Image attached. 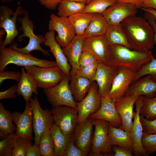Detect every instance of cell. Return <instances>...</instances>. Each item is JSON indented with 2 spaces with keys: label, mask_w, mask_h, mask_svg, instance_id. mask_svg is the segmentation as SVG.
<instances>
[{
  "label": "cell",
  "mask_w": 156,
  "mask_h": 156,
  "mask_svg": "<svg viewBox=\"0 0 156 156\" xmlns=\"http://www.w3.org/2000/svg\"><path fill=\"white\" fill-rule=\"evenodd\" d=\"M70 77L66 75L56 85L44 89L43 92L53 107L65 105L77 109V104L69 87Z\"/></svg>",
  "instance_id": "cell-7"
},
{
  "label": "cell",
  "mask_w": 156,
  "mask_h": 156,
  "mask_svg": "<svg viewBox=\"0 0 156 156\" xmlns=\"http://www.w3.org/2000/svg\"><path fill=\"white\" fill-rule=\"evenodd\" d=\"M142 9L144 11L148 12L153 16L155 20L156 21V10L153 9L148 8H142Z\"/></svg>",
  "instance_id": "cell-53"
},
{
  "label": "cell",
  "mask_w": 156,
  "mask_h": 156,
  "mask_svg": "<svg viewBox=\"0 0 156 156\" xmlns=\"http://www.w3.org/2000/svg\"><path fill=\"white\" fill-rule=\"evenodd\" d=\"M49 21V30L56 31L55 39L62 48L68 45L76 35L75 29L68 18L62 17L51 13Z\"/></svg>",
  "instance_id": "cell-11"
},
{
  "label": "cell",
  "mask_w": 156,
  "mask_h": 156,
  "mask_svg": "<svg viewBox=\"0 0 156 156\" xmlns=\"http://www.w3.org/2000/svg\"><path fill=\"white\" fill-rule=\"evenodd\" d=\"M22 73L19 71H5L0 70V85L7 79H12L19 82L21 79Z\"/></svg>",
  "instance_id": "cell-45"
},
{
  "label": "cell",
  "mask_w": 156,
  "mask_h": 156,
  "mask_svg": "<svg viewBox=\"0 0 156 156\" xmlns=\"http://www.w3.org/2000/svg\"><path fill=\"white\" fill-rule=\"evenodd\" d=\"M108 25L102 13H94L83 36L85 38L105 34Z\"/></svg>",
  "instance_id": "cell-29"
},
{
  "label": "cell",
  "mask_w": 156,
  "mask_h": 156,
  "mask_svg": "<svg viewBox=\"0 0 156 156\" xmlns=\"http://www.w3.org/2000/svg\"><path fill=\"white\" fill-rule=\"evenodd\" d=\"M144 17L153 27L155 32V40L156 44V21L153 15L150 13L145 11Z\"/></svg>",
  "instance_id": "cell-49"
},
{
  "label": "cell",
  "mask_w": 156,
  "mask_h": 156,
  "mask_svg": "<svg viewBox=\"0 0 156 156\" xmlns=\"http://www.w3.org/2000/svg\"><path fill=\"white\" fill-rule=\"evenodd\" d=\"M38 146L41 156H54L53 143L50 129L42 133Z\"/></svg>",
  "instance_id": "cell-35"
},
{
  "label": "cell",
  "mask_w": 156,
  "mask_h": 156,
  "mask_svg": "<svg viewBox=\"0 0 156 156\" xmlns=\"http://www.w3.org/2000/svg\"><path fill=\"white\" fill-rule=\"evenodd\" d=\"M62 0H39L40 4L46 8L54 10L58 7Z\"/></svg>",
  "instance_id": "cell-47"
},
{
  "label": "cell",
  "mask_w": 156,
  "mask_h": 156,
  "mask_svg": "<svg viewBox=\"0 0 156 156\" xmlns=\"http://www.w3.org/2000/svg\"><path fill=\"white\" fill-rule=\"evenodd\" d=\"M99 62H96L83 67L77 70V74L86 77L90 81H94Z\"/></svg>",
  "instance_id": "cell-41"
},
{
  "label": "cell",
  "mask_w": 156,
  "mask_h": 156,
  "mask_svg": "<svg viewBox=\"0 0 156 156\" xmlns=\"http://www.w3.org/2000/svg\"><path fill=\"white\" fill-rule=\"evenodd\" d=\"M25 70L24 67H22L21 76L17 85L16 93L18 96H22L27 103L29 102L33 93L36 95L38 93L37 85Z\"/></svg>",
  "instance_id": "cell-26"
},
{
  "label": "cell",
  "mask_w": 156,
  "mask_h": 156,
  "mask_svg": "<svg viewBox=\"0 0 156 156\" xmlns=\"http://www.w3.org/2000/svg\"><path fill=\"white\" fill-rule=\"evenodd\" d=\"M106 40L110 46L120 45L133 49L120 24L109 25L105 34Z\"/></svg>",
  "instance_id": "cell-28"
},
{
  "label": "cell",
  "mask_w": 156,
  "mask_h": 156,
  "mask_svg": "<svg viewBox=\"0 0 156 156\" xmlns=\"http://www.w3.org/2000/svg\"><path fill=\"white\" fill-rule=\"evenodd\" d=\"M93 125L92 119L88 117L77 124L72 133L75 146L87 153L92 147Z\"/></svg>",
  "instance_id": "cell-18"
},
{
  "label": "cell",
  "mask_w": 156,
  "mask_h": 156,
  "mask_svg": "<svg viewBox=\"0 0 156 156\" xmlns=\"http://www.w3.org/2000/svg\"><path fill=\"white\" fill-rule=\"evenodd\" d=\"M128 41L134 50L150 51L155 44V32L151 25L144 17L134 15L121 23Z\"/></svg>",
  "instance_id": "cell-1"
},
{
  "label": "cell",
  "mask_w": 156,
  "mask_h": 156,
  "mask_svg": "<svg viewBox=\"0 0 156 156\" xmlns=\"http://www.w3.org/2000/svg\"><path fill=\"white\" fill-rule=\"evenodd\" d=\"M1 1L2 3H6V2H9L10 1H11L13 0H0Z\"/></svg>",
  "instance_id": "cell-55"
},
{
  "label": "cell",
  "mask_w": 156,
  "mask_h": 156,
  "mask_svg": "<svg viewBox=\"0 0 156 156\" xmlns=\"http://www.w3.org/2000/svg\"><path fill=\"white\" fill-rule=\"evenodd\" d=\"M86 5L68 0H62L57 7L58 16L68 18L77 13L81 12Z\"/></svg>",
  "instance_id": "cell-33"
},
{
  "label": "cell",
  "mask_w": 156,
  "mask_h": 156,
  "mask_svg": "<svg viewBox=\"0 0 156 156\" xmlns=\"http://www.w3.org/2000/svg\"><path fill=\"white\" fill-rule=\"evenodd\" d=\"M14 133L2 139L0 141V156H12L14 148Z\"/></svg>",
  "instance_id": "cell-39"
},
{
  "label": "cell",
  "mask_w": 156,
  "mask_h": 156,
  "mask_svg": "<svg viewBox=\"0 0 156 156\" xmlns=\"http://www.w3.org/2000/svg\"><path fill=\"white\" fill-rule=\"evenodd\" d=\"M84 39L83 36L76 35L68 45L62 48L71 66L70 76L76 74L78 70V62L83 52Z\"/></svg>",
  "instance_id": "cell-23"
},
{
  "label": "cell",
  "mask_w": 156,
  "mask_h": 156,
  "mask_svg": "<svg viewBox=\"0 0 156 156\" xmlns=\"http://www.w3.org/2000/svg\"><path fill=\"white\" fill-rule=\"evenodd\" d=\"M138 8L130 3L116 2L102 13L108 25H119L127 17L135 15Z\"/></svg>",
  "instance_id": "cell-15"
},
{
  "label": "cell",
  "mask_w": 156,
  "mask_h": 156,
  "mask_svg": "<svg viewBox=\"0 0 156 156\" xmlns=\"http://www.w3.org/2000/svg\"><path fill=\"white\" fill-rule=\"evenodd\" d=\"M13 121L16 127V135L32 141L33 111L30 102L26 103L24 112H12Z\"/></svg>",
  "instance_id": "cell-14"
},
{
  "label": "cell",
  "mask_w": 156,
  "mask_h": 156,
  "mask_svg": "<svg viewBox=\"0 0 156 156\" xmlns=\"http://www.w3.org/2000/svg\"><path fill=\"white\" fill-rule=\"evenodd\" d=\"M135 82L131 85L126 95H135L152 98L156 95V81L150 75L144 76Z\"/></svg>",
  "instance_id": "cell-24"
},
{
  "label": "cell",
  "mask_w": 156,
  "mask_h": 156,
  "mask_svg": "<svg viewBox=\"0 0 156 156\" xmlns=\"http://www.w3.org/2000/svg\"><path fill=\"white\" fill-rule=\"evenodd\" d=\"M136 71L127 67H118V72L114 77L108 96L115 101L124 96L131 83Z\"/></svg>",
  "instance_id": "cell-12"
},
{
  "label": "cell",
  "mask_w": 156,
  "mask_h": 156,
  "mask_svg": "<svg viewBox=\"0 0 156 156\" xmlns=\"http://www.w3.org/2000/svg\"><path fill=\"white\" fill-rule=\"evenodd\" d=\"M154 57L151 50H132L123 46H110L108 63L117 67L125 66L137 72Z\"/></svg>",
  "instance_id": "cell-2"
},
{
  "label": "cell",
  "mask_w": 156,
  "mask_h": 156,
  "mask_svg": "<svg viewBox=\"0 0 156 156\" xmlns=\"http://www.w3.org/2000/svg\"><path fill=\"white\" fill-rule=\"evenodd\" d=\"M90 0H88V3H87V4H88L89 3V2H90Z\"/></svg>",
  "instance_id": "cell-56"
},
{
  "label": "cell",
  "mask_w": 156,
  "mask_h": 156,
  "mask_svg": "<svg viewBox=\"0 0 156 156\" xmlns=\"http://www.w3.org/2000/svg\"><path fill=\"white\" fill-rule=\"evenodd\" d=\"M51 112L54 124L62 133L66 134H72L77 125V110L69 106L61 105L53 107Z\"/></svg>",
  "instance_id": "cell-10"
},
{
  "label": "cell",
  "mask_w": 156,
  "mask_h": 156,
  "mask_svg": "<svg viewBox=\"0 0 156 156\" xmlns=\"http://www.w3.org/2000/svg\"><path fill=\"white\" fill-rule=\"evenodd\" d=\"M12 156H25L28 147L33 145L32 141L15 135Z\"/></svg>",
  "instance_id": "cell-37"
},
{
  "label": "cell",
  "mask_w": 156,
  "mask_h": 156,
  "mask_svg": "<svg viewBox=\"0 0 156 156\" xmlns=\"http://www.w3.org/2000/svg\"><path fill=\"white\" fill-rule=\"evenodd\" d=\"M147 75H150L152 79L156 81V54L155 58L143 65L137 72L133 82Z\"/></svg>",
  "instance_id": "cell-38"
},
{
  "label": "cell",
  "mask_w": 156,
  "mask_h": 156,
  "mask_svg": "<svg viewBox=\"0 0 156 156\" xmlns=\"http://www.w3.org/2000/svg\"><path fill=\"white\" fill-rule=\"evenodd\" d=\"M118 69V67L108 63L99 62L94 81L97 84L99 93L101 96L105 97L108 96Z\"/></svg>",
  "instance_id": "cell-16"
},
{
  "label": "cell",
  "mask_w": 156,
  "mask_h": 156,
  "mask_svg": "<svg viewBox=\"0 0 156 156\" xmlns=\"http://www.w3.org/2000/svg\"><path fill=\"white\" fill-rule=\"evenodd\" d=\"M97 62L96 58L91 53L83 51L79 60L78 70Z\"/></svg>",
  "instance_id": "cell-43"
},
{
  "label": "cell",
  "mask_w": 156,
  "mask_h": 156,
  "mask_svg": "<svg viewBox=\"0 0 156 156\" xmlns=\"http://www.w3.org/2000/svg\"><path fill=\"white\" fill-rule=\"evenodd\" d=\"M54 145V156H63L71 134L63 133L54 124L50 129Z\"/></svg>",
  "instance_id": "cell-30"
},
{
  "label": "cell",
  "mask_w": 156,
  "mask_h": 156,
  "mask_svg": "<svg viewBox=\"0 0 156 156\" xmlns=\"http://www.w3.org/2000/svg\"><path fill=\"white\" fill-rule=\"evenodd\" d=\"M116 2L117 0H90L81 12L103 13L108 7Z\"/></svg>",
  "instance_id": "cell-36"
},
{
  "label": "cell",
  "mask_w": 156,
  "mask_h": 156,
  "mask_svg": "<svg viewBox=\"0 0 156 156\" xmlns=\"http://www.w3.org/2000/svg\"><path fill=\"white\" fill-rule=\"evenodd\" d=\"M142 8H152L156 10V0H144L142 5Z\"/></svg>",
  "instance_id": "cell-51"
},
{
  "label": "cell",
  "mask_w": 156,
  "mask_h": 156,
  "mask_svg": "<svg viewBox=\"0 0 156 156\" xmlns=\"http://www.w3.org/2000/svg\"><path fill=\"white\" fill-rule=\"evenodd\" d=\"M110 46L107 42L105 34L85 38L83 51H87L92 54L99 62L107 63Z\"/></svg>",
  "instance_id": "cell-19"
},
{
  "label": "cell",
  "mask_w": 156,
  "mask_h": 156,
  "mask_svg": "<svg viewBox=\"0 0 156 156\" xmlns=\"http://www.w3.org/2000/svg\"><path fill=\"white\" fill-rule=\"evenodd\" d=\"M23 16L19 17L17 18V21L21 24V26L20 30L22 31L23 34L18 36V41H23V38L28 37L29 42L28 44L24 47L18 48V44L14 42L10 47L16 51L24 54H29L31 51L37 50L41 51L44 55H49V52L43 49L41 44L44 43L45 41L44 36L42 35H35L34 33L33 30L35 29L34 22L29 18L28 11L23 10Z\"/></svg>",
  "instance_id": "cell-3"
},
{
  "label": "cell",
  "mask_w": 156,
  "mask_h": 156,
  "mask_svg": "<svg viewBox=\"0 0 156 156\" xmlns=\"http://www.w3.org/2000/svg\"><path fill=\"white\" fill-rule=\"evenodd\" d=\"M114 153V156H132L131 151L126 148L119 146L114 147L113 148Z\"/></svg>",
  "instance_id": "cell-48"
},
{
  "label": "cell",
  "mask_w": 156,
  "mask_h": 156,
  "mask_svg": "<svg viewBox=\"0 0 156 156\" xmlns=\"http://www.w3.org/2000/svg\"><path fill=\"white\" fill-rule=\"evenodd\" d=\"M101 104L96 112L91 114L89 117L92 119L104 120L108 122L109 125L116 127L122 125V121L115 107V101L109 96H101Z\"/></svg>",
  "instance_id": "cell-20"
},
{
  "label": "cell",
  "mask_w": 156,
  "mask_h": 156,
  "mask_svg": "<svg viewBox=\"0 0 156 156\" xmlns=\"http://www.w3.org/2000/svg\"><path fill=\"white\" fill-rule=\"evenodd\" d=\"M87 153L77 148L75 145L72 134L65 150L63 156H86Z\"/></svg>",
  "instance_id": "cell-42"
},
{
  "label": "cell",
  "mask_w": 156,
  "mask_h": 156,
  "mask_svg": "<svg viewBox=\"0 0 156 156\" xmlns=\"http://www.w3.org/2000/svg\"><path fill=\"white\" fill-rule=\"evenodd\" d=\"M144 0H117V2L130 3L135 5L138 8H141Z\"/></svg>",
  "instance_id": "cell-52"
},
{
  "label": "cell",
  "mask_w": 156,
  "mask_h": 156,
  "mask_svg": "<svg viewBox=\"0 0 156 156\" xmlns=\"http://www.w3.org/2000/svg\"><path fill=\"white\" fill-rule=\"evenodd\" d=\"M143 132L148 134H156V119L148 120L140 116Z\"/></svg>",
  "instance_id": "cell-44"
},
{
  "label": "cell",
  "mask_w": 156,
  "mask_h": 156,
  "mask_svg": "<svg viewBox=\"0 0 156 156\" xmlns=\"http://www.w3.org/2000/svg\"><path fill=\"white\" fill-rule=\"evenodd\" d=\"M74 1L78 3L83 4L86 5L88 3V0H68Z\"/></svg>",
  "instance_id": "cell-54"
},
{
  "label": "cell",
  "mask_w": 156,
  "mask_h": 156,
  "mask_svg": "<svg viewBox=\"0 0 156 156\" xmlns=\"http://www.w3.org/2000/svg\"><path fill=\"white\" fill-rule=\"evenodd\" d=\"M38 145L35 143L28 148L26 156H41Z\"/></svg>",
  "instance_id": "cell-50"
},
{
  "label": "cell",
  "mask_w": 156,
  "mask_h": 156,
  "mask_svg": "<svg viewBox=\"0 0 156 156\" xmlns=\"http://www.w3.org/2000/svg\"><path fill=\"white\" fill-rule=\"evenodd\" d=\"M111 144L117 145L133 151V142L131 135L119 128L109 125L108 134Z\"/></svg>",
  "instance_id": "cell-27"
},
{
  "label": "cell",
  "mask_w": 156,
  "mask_h": 156,
  "mask_svg": "<svg viewBox=\"0 0 156 156\" xmlns=\"http://www.w3.org/2000/svg\"><path fill=\"white\" fill-rule=\"evenodd\" d=\"M23 9L18 5L14 12L5 5L0 6V28H3L6 35L4 41L0 37V49L11 44L18 34L16 27V21L18 15H23Z\"/></svg>",
  "instance_id": "cell-6"
},
{
  "label": "cell",
  "mask_w": 156,
  "mask_h": 156,
  "mask_svg": "<svg viewBox=\"0 0 156 156\" xmlns=\"http://www.w3.org/2000/svg\"><path fill=\"white\" fill-rule=\"evenodd\" d=\"M44 37L46 40L44 44L49 48V51L54 57L57 66L66 75L70 77L71 66L68 63V59L64 53L61 47L56 40L55 31L49 30L45 34Z\"/></svg>",
  "instance_id": "cell-22"
},
{
  "label": "cell",
  "mask_w": 156,
  "mask_h": 156,
  "mask_svg": "<svg viewBox=\"0 0 156 156\" xmlns=\"http://www.w3.org/2000/svg\"><path fill=\"white\" fill-rule=\"evenodd\" d=\"M17 85L15 84L10 88L4 91L0 92V100L4 99H15L17 97L15 94L16 93Z\"/></svg>",
  "instance_id": "cell-46"
},
{
  "label": "cell",
  "mask_w": 156,
  "mask_h": 156,
  "mask_svg": "<svg viewBox=\"0 0 156 156\" xmlns=\"http://www.w3.org/2000/svg\"><path fill=\"white\" fill-rule=\"evenodd\" d=\"M143 98L142 96H140L135 102V111L134 112V120L133 122L131 130L133 145V153L136 156H147L142 144L143 132L140 113L142 104Z\"/></svg>",
  "instance_id": "cell-21"
},
{
  "label": "cell",
  "mask_w": 156,
  "mask_h": 156,
  "mask_svg": "<svg viewBox=\"0 0 156 156\" xmlns=\"http://www.w3.org/2000/svg\"><path fill=\"white\" fill-rule=\"evenodd\" d=\"M0 70H5L6 66L11 64L24 67L31 66L42 67L57 66L55 61L38 58L30 54H23L10 47L0 49Z\"/></svg>",
  "instance_id": "cell-4"
},
{
  "label": "cell",
  "mask_w": 156,
  "mask_h": 156,
  "mask_svg": "<svg viewBox=\"0 0 156 156\" xmlns=\"http://www.w3.org/2000/svg\"><path fill=\"white\" fill-rule=\"evenodd\" d=\"M13 114L0 103V138L3 139L14 133L16 127L13 123Z\"/></svg>",
  "instance_id": "cell-31"
},
{
  "label": "cell",
  "mask_w": 156,
  "mask_h": 156,
  "mask_svg": "<svg viewBox=\"0 0 156 156\" xmlns=\"http://www.w3.org/2000/svg\"><path fill=\"white\" fill-rule=\"evenodd\" d=\"M24 67L38 87L43 89L49 88L56 85L66 75L58 66L42 67L31 66Z\"/></svg>",
  "instance_id": "cell-5"
},
{
  "label": "cell",
  "mask_w": 156,
  "mask_h": 156,
  "mask_svg": "<svg viewBox=\"0 0 156 156\" xmlns=\"http://www.w3.org/2000/svg\"><path fill=\"white\" fill-rule=\"evenodd\" d=\"M33 111V128L35 134L34 143L38 145L42 133L50 129L54 124L51 111L48 109H43L41 107L37 97H31L29 101Z\"/></svg>",
  "instance_id": "cell-9"
},
{
  "label": "cell",
  "mask_w": 156,
  "mask_h": 156,
  "mask_svg": "<svg viewBox=\"0 0 156 156\" xmlns=\"http://www.w3.org/2000/svg\"><path fill=\"white\" fill-rule=\"evenodd\" d=\"M140 96L125 95L115 101L116 109L122 121V125L119 126V128L131 134L134 114L133 108L136 101Z\"/></svg>",
  "instance_id": "cell-17"
},
{
  "label": "cell",
  "mask_w": 156,
  "mask_h": 156,
  "mask_svg": "<svg viewBox=\"0 0 156 156\" xmlns=\"http://www.w3.org/2000/svg\"><path fill=\"white\" fill-rule=\"evenodd\" d=\"M69 85L74 99L80 101L89 91L93 82L86 77L76 74L70 77Z\"/></svg>",
  "instance_id": "cell-25"
},
{
  "label": "cell",
  "mask_w": 156,
  "mask_h": 156,
  "mask_svg": "<svg viewBox=\"0 0 156 156\" xmlns=\"http://www.w3.org/2000/svg\"><path fill=\"white\" fill-rule=\"evenodd\" d=\"M77 104L78 114L77 124L85 121L91 114L99 110L101 106V99L96 81L93 82L87 94Z\"/></svg>",
  "instance_id": "cell-13"
},
{
  "label": "cell",
  "mask_w": 156,
  "mask_h": 156,
  "mask_svg": "<svg viewBox=\"0 0 156 156\" xmlns=\"http://www.w3.org/2000/svg\"><path fill=\"white\" fill-rule=\"evenodd\" d=\"M95 126L90 156H100L109 155L112 152V146L108 134L109 126L107 121L92 119Z\"/></svg>",
  "instance_id": "cell-8"
},
{
  "label": "cell",
  "mask_w": 156,
  "mask_h": 156,
  "mask_svg": "<svg viewBox=\"0 0 156 156\" xmlns=\"http://www.w3.org/2000/svg\"><path fill=\"white\" fill-rule=\"evenodd\" d=\"M142 141L147 156L156 151V134L143 133Z\"/></svg>",
  "instance_id": "cell-40"
},
{
  "label": "cell",
  "mask_w": 156,
  "mask_h": 156,
  "mask_svg": "<svg viewBox=\"0 0 156 156\" xmlns=\"http://www.w3.org/2000/svg\"><path fill=\"white\" fill-rule=\"evenodd\" d=\"M94 13L80 12L68 17L77 35L83 36Z\"/></svg>",
  "instance_id": "cell-32"
},
{
  "label": "cell",
  "mask_w": 156,
  "mask_h": 156,
  "mask_svg": "<svg viewBox=\"0 0 156 156\" xmlns=\"http://www.w3.org/2000/svg\"><path fill=\"white\" fill-rule=\"evenodd\" d=\"M143 96L140 116L148 120L156 119V94L152 98Z\"/></svg>",
  "instance_id": "cell-34"
}]
</instances>
